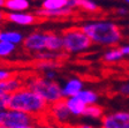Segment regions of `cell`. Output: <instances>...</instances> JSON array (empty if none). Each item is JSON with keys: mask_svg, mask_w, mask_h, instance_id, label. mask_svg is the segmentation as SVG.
Wrapping results in <instances>:
<instances>
[{"mask_svg": "<svg viewBox=\"0 0 129 128\" xmlns=\"http://www.w3.org/2000/svg\"><path fill=\"white\" fill-rule=\"evenodd\" d=\"M80 28L96 45L115 47L123 39L121 27L111 20H92L84 22Z\"/></svg>", "mask_w": 129, "mask_h": 128, "instance_id": "obj_1", "label": "cell"}, {"mask_svg": "<svg viewBox=\"0 0 129 128\" xmlns=\"http://www.w3.org/2000/svg\"><path fill=\"white\" fill-rule=\"evenodd\" d=\"M7 107L30 114L39 120H44L46 119L48 104L35 91L23 85L17 91L11 93Z\"/></svg>", "mask_w": 129, "mask_h": 128, "instance_id": "obj_2", "label": "cell"}, {"mask_svg": "<svg viewBox=\"0 0 129 128\" xmlns=\"http://www.w3.org/2000/svg\"><path fill=\"white\" fill-rule=\"evenodd\" d=\"M25 87L39 95L48 105L63 99L61 85L55 81H48L44 76H34L27 81Z\"/></svg>", "mask_w": 129, "mask_h": 128, "instance_id": "obj_3", "label": "cell"}, {"mask_svg": "<svg viewBox=\"0 0 129 128\" xmlns=\"http://www.w3.org/2000/svg\"><path fill=\"white\" fill-rule=\"evenodd\" d=\"M61 36L63 51L69 54L84 53L92 46L91 39L82 31L81 28H68L62 32Z\"/></svg>", "mask_w": 129, "mask_h": 128, "instance_id": "obj_4", "label": "cell"}, {"mask_svg": "<svg viewBox=\"0 0 129 128\" xmlns=\"http://www.w3.org/2000/svg\"><path fill=\"white\" fill-rule=\"evenodd\" d=\"M42 120L17 110H0V126L5 128H17L29 123H39Z\"/></svg>", "mask_w": 129, "mask_h": 128, "instance_id": "obj_5", "label": "cell"}, {"mask_svg": "<svg viewBox=\"0 0 129 128\" xmlns=\"http://www.w3.org/2000/svg\"><path fill=\"white\" fill-rule=\"evenodd\" d=\"M70 115L72 114L69 113L67 106L64 104V99H62L52 105H48L46 120L60 126H68Z\"/></svg>", "mask_w": 129, "mask_h": 128, "instance_id": "obj_6", "label": "cell"}, {"mask_svg": "<svg viewBox=\"0 0 129 128\" xmlns=\"http://www.w3.org/2000/svg\"><path fill=\"white\" fill-rule=\"evenodd\" d=\"M22 45H23L24 50L29 51L34 54L37 52L45 51L47 47V32H31L27 37H24Z\"/></svg>", "mask_w": 129, "mask_h": 128, "instance_id": "obj_7", "label": "cell"}, {"mask_svg": "<svg viewBox=\"0 0 129 128\" xmlns=\"http://www.w3.org/2000/svg\"><path fill=\"white\" fill-rule=\"evenodd\" d=\"M100 128H129V112L120 111L104 115Z\"/></svg>", "mask_w": 129, "mask_h": 128, "instance_id": "obj_8", "label": "cell"}, {"mask_svg": "<svg viewBox=\"0 0 129 128\" xmlns=\"http://www.w3.org/2000/svg\"><path fill=\"white\" fill-rule=\"evenodd\" d=\"M6 19L14 24L27 27V25H32L37 21V16L28 12H13L8 13L6 15Z\"/></svg>", "mask_w": 129, "mask_h": 128, "instance_id": "obj_9", "label": "cell"}, {"mask_svg": "<svg viewBox=\"0 0 129 128\" xmlns=\"http://www.w3.org/2000/svg\"><path fill=\"white\" fill-rule=\"evenodd\" d=\"M84 89L83 81L78 78H72L64 82V84L61 87L62 96L64 98H69V97H75Z\"/></svg>", "mask_w": 129, "mask_h": 128, "instance_id": "obj_10", "label": "cell"}, {"mask_svg": "<svg viewBox=\"0 0 129 128\" xmlns=\"http://www.w3.org/2000/svg\"><path fill=\"white\" fill-rule=\"evenodd\" d=\"M73 8L66 7V8H61V9H55V11H46L43 8H38L36 11L35 15L37 17L40 19H62V17H68V16L74 14Z\"/></svg>", "mask_w": 129, "mask_h": 128, "instance_id": "obj_11", "label": "cell"}, {"mask_svg": "<svg viewBox=\"0 0 129 128\" xmlns=\"http://www.w3.org/2000/svg\"><path fill=\"white\" fill-rule=\"evenodd\" d=\"M64 104L67 106L69 113L72 115H74V117H81V115H83L84 111H85L86 106H88V105L84 104L77 96L64 98Z\"/></svg>", "mask_w": 129, "mask_h": 128, "instance_id": "obj_12", "label": "cell"}, {"mask_svg": "<svg viewBox=\"0 0 129 128\" xmlns=\"http://www.w3.org/2000/svg\"><path fill=\"white\" fill-rule=\"evenodd\" d=\"M68 7L76 9L80 8L88 13H97L99 12V6L93 0H68Z\"/></svg>", "mask_w": 129, "mask_h": 128, "instance_id": "obj_13", "label": "cell"}, {"mask_svg": "<svg viewBox=\"0 0 129 128\" xmlns=\"http://www.w3.org/2000/svg\"><path fill=\"white\" fill-rule=\"evenodd\" d=\"M22 87H23V82L21 79L17 76H12L8 80L0 82V95H6V93L11 95L21 89Z\"/></svg>", "mask_w": 129, "mask_h": 128, "instance_id": "obj_14", "label": "cell"}, {"mask_svg": "<svg viewBox=\"0 0 129 128\" xmlns=\"http://www.w3.org/2000/svg\"><path fill=\"white\" fill-rule=\"evenodd\" d=\"M47 51L52 52H60L63 50L62 36L56 32H47Z\"/></svg>", "mask_w": 129, "mask_h": 128, "instance_id": "obj_15", "label": "cell"}, {"mask_svg": "<svg viewBox=\"0 0 129 128\" xmlns=\"http://www.w3.org/2000/svg\"><path fill=\"white\" fill-rule=\"evenodd\" d=\"M30 0H6L4 7L9 13L13 12H25L30 8Z\"/></svg>", "mask_w": 129, "mask_h": 128, "instance_id": "obj_16", "label": "cell"}, {"mask_svg": "<svg viewBox=\"0 0 129 128\" xmlns=\"http://www.w3.org/2000/svg\"><path fill=\"white\" fill-rule=\"evenodd\" d=\"M23 35L19 31H14V30H6L1 31L0 34V42H7L14 44V45H20L23 43Z\"/></svg>", "mask_w": 129, "mask_h": 128, "instance_id": "obj_17", "label": "cell"}, {"mask_svg": "<svg viewBox=\"0 0 129 128\" xmlns=\"http://www.w3.org/2000/svg\"><path fill=\"white\" fill-rule=\"evenodd\" d=\"M124 57L121 53L120 47H110L107 51H105L103 54V60L108 64H113V62L121 61Z\"/></svg>", "mask_w": 129, "mask_h": 128, "instance_id": "obj_18", "label": "cell"}, {"mask_svg": "<svg viewBox=\"0 0 129 128\" xmlns=\"http://www.w3.org/2000/svg\"><path fill=\"white\" fill-rule=\"evenodd\" d=\"M77 97L85 105L97 104V101H98V93L93 90H90V89H83L77 95Z\"/></svg>", "mask_w": 129, "mask_h": 128, "instance_id": "obj_19", "label": "cell"}, {"mask_svg": "<svg viewBox=\"0 0 129 128\" xmlns=\"http://www.w3.org/2000/svg\"><path fill=\"white\" fill-rule=\"evenodd\" d=\"M68 7V0H43L40 8L46 11H55Z\"/></svg>", "mask_w": 129, "mask_h": 128, "instance_id": "obj_20", "label": "cell"}, {"mask_svg": "<svg viewBox=\"0 0 129 128\" xmlns=\"http://www.w3.org/2000/svg\"><path fill=\"white\" fill-rule=\"evenodd\" d=\"M104 111H103V107H100L99 105L97 104H92V105H88L84 111V117L86 118H91V119H100V118L104 117Z\"/></svg>", "mask_w": 129, "mask_h": 128, "instance_id": "obj_21", "label": "cell"}, {"mask_svg": "<svg viewBox=\"0 0 129 128\" xmlns=\"http://www.w3.org/2000/svg\"><path fill=\"white\" fill-rule=\"evenodd\" d=\"M35 59H37L38 61H42V60H58V59L61 57L60 52H52V51H42V52H37V53L34 54Z\"/></svg>", "mask_w": 129, "mask_h": 128, "instance_id": "obj_22", "label": "cell"}, {"mask_svg": "<svg viewBox=\"0 0 129 128\" xmlns=\"http://www.w3.org/2000/svg\"><path fill=\"white\" fill-rule=\"evenodd\" d=\"M36 67L42 72H46V70H52L60 67V64L58 60H42L37 62Z\"/></svg>", "mask_w": 129, "mask_h": 128, "instance_id": "obj_23", "label": "cell"}, {"mask_svg": "<svg viewBox=\"0 0 129 128\" xmlns=\"http://www.w3.org/2000/svg\"><path fill=\"white\" fill-rule=\"evenodd\" d=\"M16 50V45L7 42H0V58H7L12 56Z\"/></svg>", "mask_w": 129, "mask_h": 128, "instance_id": "obj_24", "label": "cell"}, {"mask_svg": "<svg viewBox=\"0 0 129 128\" xmlns=\"http://www.w3.org/2000/svg\"><path fill=\"white\" fill-rule=\"evenodd\" d=\"M39 128H70L69 126H60V125H56L54 122H51V121L46 120H42L39 122Z\"/></svg>", "mask_w": 129, "mask_h": 128, "instance_id": "obj_25", "label": "cell"}, {"mask_svg": "<svg viewBox=\"0 0 129 128\" xmlns=\"http://www.w3.org/2000/svg\"><path fill=\"white\" fill-rule=\"evenodd\" d=\"M119 92L123 96H129V80L121 83L120 87H119Z\"/></svg>", "mask_w": 129, "mask_h": 128, "instance_id": "obj_26", "label": "cell"}, {"mask_svg": "<svg viewBox=\"0 0 129 128\" xmlns=\"http://www.w3.org/2000/svg\"><path fill=\"white\" fill-rule=\"evenodd\" d=\"M13 76V73L8 69H4V68H0V82H4V81L8 80Z\"/></svg>", "mask_w": 129, "mask_h": 128, "instance_id": "obj_27", "label": "cell"}, {"mask_svg": "<svg viewBox=\"0 0 129 128\" xmlns=\"http://www.w3.org/2000/svg\"><path fill=\"white\" fill-rule=\"evenodd\" d=\"M44 78L46 79V80L48 81H55L56 76H58V73H56L55 69H52V70H46V72H44Z\"/></svg>", "mask_w": 129, "mask_h": 128, "instance_id": "obj_28", "label": "cell"}, {"mask_svg": "<svg viewBox=\"0 0 129 128\" xmlns=\"http://www.w3.org/2000/svg\"><path fill=\"white\" fill-rule=\"evenodd\" d=\"M9 96H11V95H8V93H6V95H0V110L7 109Z\"/></svg>", "mask_w": 129, "mask_h": 128, "instance_id": "obj_29", "label": "cell"}, {"mask_svg": "<svg viewBox=\"0 0 129 128\" xmlns=\"http://www.w3.org/2000/svg\"><path fill=\"white\" fill-rule=\"evenodd\" d=\"M120 50H121V53H122V56H123L124 58H126V57H129V43L121 45Z\"/></svg>", "mask_w": 129, "mask_h": 128, "instance_id": "obj_30", "label": "cell"}, {"mask_svg": "<svg viewBox=\"0 0 129 128\" xmlns=\"http://www.w3.org/2000/svg\"><path fill=\"white\" fill-rule=\"evenodd\" d=\"M116 14L120 16H126L129 14V9L126 7H119V8H116Z\"/></svg>", "mask_w": 129, "mask_h": 128, "instance_id": "obj_31", "label": "cell"}, {"mask_svg": "<svg viewBox=\"0 0 129 128\" xmlns=\"http://www.w3.org/2000/svg\"><path fill=\"white\" fill-rule=\"evenodd\" d=\"M70 127V126H69ZM70 128H97L96 126L92 125H88V123H81V125H76V126H72Z\"/></svg>", "mask_w": 129, "mask_h": 128, "instance_id": "obj_32", "label": "cell"}, {"mask_svg": "<svg viewBox=\"0 0 129 128\" xmlns=\"http://www.w3.org/2000/svg\"><path fill=\"white\" fill-rule=\"evenodd\" d=\"M17 128H39V123H29V125H24Z\"/></svg>", "mask_w": 129, "mask_h": 128, "instance_id": "obj_33", "label": "cell"}, {"mask_svg": "<svg viewBox=\"0 0 129 128\" xmlns=\"http://www.w3.org/2000/svg\"><path fill=\"white\" fill-rule=\"evenodd\" d=\"M5 17H6V16H5V14H4L3 12L0 11V24L3 23V21H4V20H5Z\"/></svg>", "mask_w": 129, "mask_h": 128, "instance_id": "obj_34", "label": "cell"}, {"mask_svg": "<svg viewBox=\"0 0 129 128\" xmlns=\"http://www.w3.org/2000/svg\"><path fill=\"white\" fill-rule=\"evenodd\" d=\"M5 1L6 0H0V7H4V6H5Z\"/></svg>", "mask_w": 129, "mask_h": 128, "instance_id": "obj_35", "label": "cell"}, {"mask_svg": "<svg viewBox=\"0 0 129 128\" xmlns=\"http://www.w3.org/2000/svg\"><path fill=\"white\" fill-rule=\"evenodd\" d=\"M124 3H127V4H129V0H123Z\"/></svg>", "mask_w": 129, "mask_h": 128, "instance_id": "obj_36", "label": "cell"}, {"mask_svg": "<svg viewBox=\"0 0 129 128\" xmlns=\"http://www.w3.org/2000/svg\"><path fill=\"white\" fill-rule=\"evenodd\" d=\"M0 128H5V127H3V126H0Z\"/></svg>", "mask_w": 129, "mask_h": 128, "instance_id": "obj_37", "label": "cell"}, {"mask_svg": "<svg viewBox=\"0 0 129 128\" xmlns=\"http://www.w3.org/2000/svg\"><path fill=\"white\" fill-rule=\"evenodd\" d=\"M0 34H1V30H0Z\"/></svg>", "mask_w": 129, "mask_h": 128, "instance_id": "obj_38", "label": "cell"}]
</instances>
